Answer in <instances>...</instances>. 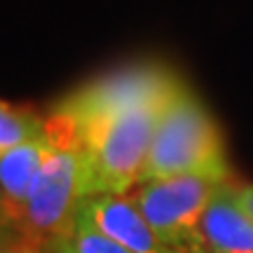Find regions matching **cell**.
Returning <instances> with one entry per match:
<instances>
[{
  "label": "cell",
  "mask_w": 253,
  "mask_h": 253,
  "mask_svg": "<svg viewBox=\"0 0 253 253\" xmlns=\"http://www.w3.org/2000/svg\"><path fill=\"white\" fill-rule=\"evenodd\" d=\"M47 134L52 150L38 171L14 232L40 251H54L75 232L80 207L89 197V190L87 157L73 125L52 113L47 118Z\"/></svg>",
  "instance_id": "6da1fadb"
},
{
  "label": "cell",
  "mask_w": 253,
  "mask_h": 253,
  "mask_svg": "<svg viewBox=\"0 0 253 253\" xmlns=\"http://www.w3.org/2000/svg\"><path fill=\"white\" fill-rule=\"evenodd\" d=\"M176 91L131 106L122 113H115L80 129L73 126L87 157L89 197L129 195L136 185H141L157 125L162 120L164 108L176 96Z\"/></svg>",
  "instance_id": "7a4b0ae2"
},
{
  "label": "cell",
  "mask_w": 253,
  "mask_h": 253,
  "mask_svg": "<svg viewBox=\"0 0 253 253\" xmlns=\"http://www.w3.org/2000/svg\"><path fill=\"white\" fill-rule=\"evenodd\" d=\"M188 173L218 178L235 176L216 118L185 82L162 113L141 183Z\"/></svg>",
  "instance_id": "3957f363"
},
{
  "label": "cell",
  "mask_w": 253,
  "mask_h": 253,
  "mask_svg": "<svg viewBox=\"0 0 253 253\" xmlns=\"http://www.w3.org/2000/svg\"><path fill=\"white\" fill-rule=\"evenodd\" d=\"M183 82L185 80L181 75L162 61H134L78 87L68 96H63L52 113L80 129L131 106L167 96Z\"/></svg>",
  "instance_id": "277c9868"
},
{
  "label": "cell",
  "mask_w": 253,
  "mask_h": 253,
  "mask_svg": "<svg viewBox=\"0 0 253 253\" xmlns=\"http://www.w3.org/2000/svg\"><path fill=\"white\" fill-rule=\"evenodd\" d=\"M225 181L230 178L199 173L157 178L136 185L131 197L155 235L171 253H202L199 220L211 197Z\"/></svg>",
  "instance_id": "5b68a950"
},
{
  "label": "cell",
  "mask_w": 253,
  "mask_h": 253,
  "mask_svg": "<svg viewBox=\"0 0 253 253\" xmlns=\"http://www.w3.org/2000/svg\"><path fill=\"white\" fill-rule=\"evenodd\" d=\"M80 218L129 253H171L155 235L129 195H94L80 207Z\"/></svg>",
  "instance_id": "8992f818"
},
{
  "label": "cell",
  "mask_w": 253,
  "mask_h": 253,
  "mask_svg": "<svg viewBox=\"0 0 253 253\" xmlns=\"http://www.w3.org/2000/svg\"><path fill=\"white\" fill-rule=\"evenodd\" d=\"M235 176L211 197L199 220L202 253H253V218L237 199Z\"/></svg>",
  "instance_id": "52a82bcc"
},
{
  "label": "cell",
  "mask_w": 253,
  "mask_h": 253,
  "mask_svg": "<svg viewBox=\"0 0 253 253\" xmlns=\"http://www.w3.org/2000/svg\"><path fill=\"white\" fill-rule=\"evenodd\" d=\"M49 150H52V138L45 131L0 155V204L12 227L19 223L26 209L31 188Z\"/></svg>",
  "instance_id": "ba28073f"
},
{
  "label": "cell",
  "mask_w": 253,
  "mask_h": 253,
  "mask_svg": "<svg viewBox=\"0 0 253 253\" xmlns=\"http://www.w3.org/2000/svg\"><path fill=\"white\" fill-rule=\"evenodd\" d=\"M45 131L47 120L38 118L28 108L0 101V155H5L14 145L24 143L28 138H36Z\"/></svg>",
  "instance_id": "9c48e42d"
},
{
  "label": "cell",
  "mask_w": 253,
  "mask_h": 253,
  "mask_svg": "<svg viewBox=\"0 0 253 253\" xmlns=\"http://www.w3.org/2000/svg\"><path fill=\"white\" fill-rule=\"evenodd\" d=\"M54 253H129V251L122 249L120 244H115L106 235H101L99 230L87 225L82 218H78L75 232L66 242L56 246Z\"/></svg>",
  "instance_id": "30bf717a"
},
{
  "label": "cell",
  "mask_w": 253,
  "mask_h": 253,
  "mask_svg": "<svg viewBox=\"0 0 253 253\" xmlns=\"http://www.w3.org/2000/svg\"><path fill=\"white\" fill-rule=\"evenodd\" d=\"M232 188H235L237 199L242 202V207L249 211V216L253 218V183L242 181V178H235L232 181Z\"/></svg>",
  "instance_id": "8fae6325"
},
{
  "label": "cell",
  "mask_w": 253,
  "mask_h": 253,
  "mask_svg": "<svg viewBox=\"0 0 253 253\" xmlns=\"http://www.w3.org/2000/svg\"><path fill=\"white\" fill-rule=\"evenodd\" d=\"M0 253H45V251L26 244V242L19 239V235H17V237H12V239H7L5 244H0Z\"/></svg>",
  "instance_id": "7c38bea8"
},
{
  "label": "cell",
  "mask_w": 253,
  "mask_h": 253,
  "mask_svg": "<svg viewBox=\"0 0 253 253\" xmlns=\"http://www.w3.org/2000/svg\"><path fill=\"white\" fill-rule=\"evenodd\" d=\"M12 232H14V227L12 225H0V244H5L7 239H12Z\"/></svg>",
  "instance_id": "4fadbf2b"
},
{
  "label": "cell",
  "mask_w": 253,
  "mask_h": 253,
  "mask_svg": "<svg viewBox=\"0 0 253 253\" xmlns=\"http://www.w3.org/2000/svg\"><path fill=\"white\" fill-rule=\"evenodd\" d=\"M0 223H5V225H9V220L5 218V213H2V204H0Z\"/></svg>",
  "instance_id": "5bb4252c"
},
{
  "label": "cell",
  "mask_w": 253,
  "mask_h": 253,
  "mask_svg": "<svg viewBox=\"0 0 253 253\" xmlns=\"http://www.w3.org/2000/svg\"><path fill=\"white\" fill-rule=\"evenodd\" d=\"M0 225H5V223H0Z\"/></svg>",
  "instance_id": "9a60e30c"
}]
</instances>
